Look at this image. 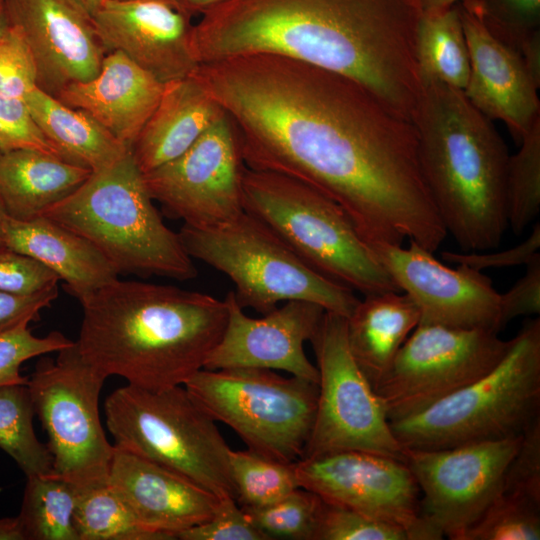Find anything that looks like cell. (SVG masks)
<instances>
[{
    "mask_svg": "<svg viewBox=\"0 0 540 540\" xmlns=\"http://www.w3.org/2000/svg\"><path fill=\"white\" fill-rule=\"evenodd\" d=\"M25 103L46 139L71 163L98 171L132 150L89 114L64 104L38 87Z\"/></svg>",
    "mask_w": 540,
    "mask_h": 540,
    "instance_id": "83f0119b",
    "label": "cell"
},
{
    "mask_svg": "<svg viewBox=\"0 0 540 540\" xmlns=\"http://www.w3.org/2000/svg\"><path fill=\"white\" fill-rule=\"evenodd\" d=\"M508 227L520 235L540 211V121L509 156L506 177Z\"/></svg>",
    "mask_w": 540,
    "mask_h": 540,
    "instance_id": "836d02e7",
    "label": "cell"
},
{
    "mask_svg": "<svg viewBox=\"0 0 540 540\" xmlns=\"http://www.w3.org/2000/svg\"><path fill=\"white\" fill-rule=\"evenodd\" d=\"M416 64L421 84L439 81L464 90L470 73L468 46L458 4L421 14L415 38Z\"/></svg>",
    "mask_w": 540,
    "mask_h": 540,
    "instance_id": "f1b7e54d",
    "label": "cell"
},
{
    "mask_svg": "<svg viewBox=\"0 0 540 540\" xmlns=\"http://www.w3.org/2000/svg\"><path fill=\"white\" fill-rule=\"evenodd\" d=\"M457 4L470 58L463 93L487 118L503 121L520 143L540 121V85L520 54L495 37L465 0Z\"/></svg>",
    "mask_w": 540,
    "mask_h": 540,
    "instance_id": "44dd1931",
    "label": "cell"
},
{
    "mask_svg": "<svg viewBox=\"0 0 540 540\" xmlns=\"http://www.w3.org/2000/svg\"><path fill=\"white\" fill-rule=\"evenodd\" d=\"M111 1H117V2L162 1V2H166V3L174 6L175 8H177V9H179L181 11L186 12V10L183 7V4H182L181 0H111Z\"/></svg>",
    "mask_w": 540,
    "mask_h": 540,
    "instance_id": "11a10c76",
    "label": "cell"
},
{
    "mask_svg": "<svg viewBox=\"0 0 540 540\" xmlns=\"http://www.w3.org/2000/svg\"><path fill=\"white\" fill-rule=\"evenodd\" d=\"M486 28L517 52L540 33V0H465Z\"/></svg>",
    "mask_w": 540,
    "mask_h": 540,
    "instance_id": "8d00e7d4",
    "label": "cell"
},
{
    "mask_svg": "<svg viewBox=\"0 0 540 540\" xmlns=\"http://www.w3.org/2000/svg\"><path fill=\"white\" fill-rule=\"evenodd\" d=\"M346 321L350 352L375 390L419 324L420 311L406 293L386 291L365 295Z\"/></svg>",
    "mask_w": 540,
    "mask_h": 540,
    "instance_id": "484cf974",
    "label": "cell"
},
{
    "mask_svg": "<svg viewBox=\"0 0 540 540\" xmlns=\"http://www.w3.org/2000/svg\"><path fill=\"white\" fill-rule=\"evenodd\" d=\"M322 505L317 494L300 487L271 504L241 508L268 540H314Z\"/></svg>",
    "mask_w": 540,
    "mask_h": 540,
    "instance_id": "e575fe53",
    "label": "cell"
},
{
    "mask_svg": "<svg viewBox=\"0 0 540 540\" xmlns=\"http://www.w3.org/2000/svg\"><path fill=\"white\" fill-rule=\"evenodd\" d=\"M181 540H268L231 497L220 498L212 516L177 536Z\"/></svg>",
    "mask_w": 540,
    "mask_h": 540,
    "instance_id": "7bdbcfd3",
    "label": "cell"
},
{
    "mask_svg": "<svg viewBox=\"0 0 540 540\" xmlns=\"http://www.w3.org/2000/svg\"><path fill=\"white\" fill-rule=\"evenodd\" d=\"M80 493L55 473L27 477L18 515L25 540H78L73 514Z\"/></svg>",
    "mask_w": 540,
    "mask_h": 540,
    "instance_id": "f546056e",
    "label": "cell"
},
{
    "mask_svg": "<svg viewBox=\"0 0 540 540\" xmlns=\"http://www.w3.org/2000/svg\"><path fill=\"white\" fill-rule=\"evenodd\" d=\"M184 9L191 16L203 15L226 0H181Z\"/></svg>",
    "mask_w": 540,
    "mask_h": 540,
    "instance_id": "681fc988",
    "label": "cell"
},
{
    "mask_svg": "<svg viewBox=\"0 0 540 540\" xmlns=\"http://www.w3.org/2000/svg\"><path fill=\"white\" fill-rule=\"evenodd\" d=\"M92 171L58 156L33 149L0 154V199L16 220L43 216L90 176Z\"/></svg>",
    "mask_w": 540,
    "mask_h": 540,
    "instance_id": "4316f807",
    "label": "cell"
},
{
    "mask_svg": "<svg viewBox=\"0 0 540 540\" xmlns=\"http://www.w3.org/2000/svg\"><path fill=\"white\" fill-rule=\"evenodd\" d=\"M540 248V224L534 225L530 235L520 244L494 253H457L443 251L442 259L446 262L464 264L482 271L487 268H502L526 265L538 254Z\"/></svg>",
    "mask_w": 540,
    "mask_h": 540,
    "instance_id": "bcb514c9",
    "label": "cell"
},
{
    "mask_svg": "<svg viewBox=\"0 0 540 540\" xmlns=\"http://www.w3.org/2000/svg\"><path fill=\"white\" fill-rule=\"evenodd\" d=\"M224 115L192 74L164 83L159 103L132 147L139 169L145 174L177 158Z\"/></svg>",
    "mask_w": 540,
    "mask_h": 540,
    "instance_id": "d4e9b609",
    "label": "cell"
},
{
    "mask_svg": "<svg viewBox=\"0 0 540 540\" xmlns=\"http://www.w3.org/2000/svg\"><path fill=\"white\" fill-rule=\"evenodd\" d=\"M73 342L59 331H52L43 337L35 336L29 324L0 332V386L27 384L28 376L21 374L24 362L58 352Z\"/></svg>",
    "mask_w": 540,
    "mask_h": 540,
    "instance_id": "74e56055",
    "label": "cell"
},
{
    "mask_svg": "<svg viewBox=\"0 0 540 540\" xmlns=\"http://www.w3.org/2000/svg\"><path fill=\"white\" fill-rule=\"evenodd\" d=\"M226 327L209 354L204 369L257 368L282 370L318 383V369L304 344L317 331L325 310L318 304L291 300L263 317L252 318L227 293Z\"/></svg>",
    "mask_w": 540,
    "mask_h": 540,
    "instance_id": "ac0fdd59",
    "label": "cell"
},
{
    "mask_svg": "<svg viewBox=\"0 0 540 540\" xmlns=\"http://www.w3.org/2000/svg\"><path fill=\"white\" fill-rule=\"evenodd\" d=\"M178 234L192 259L232 281L242 309L266 314L281 302L303 300L348 318L359 302L353 290L316 272L246 211L215 226L183 224Z\"/></svg>",
    "mask_w": 540,
    "mask_h": 540,
    "instance_id": "ba28073f",
    "label": "cell"
},
{
    "mask_svg": "<svg viewBox=\"0 0 540 540\" xmlns=\"http://www.w3.org/2000/svg\"><path fill=\"white\" fill-rule=\"evenodd\" d=\"M422 174L447 234L465 251L496 248L507 228L505 142L462 90L422 83L412 117Z\"/></svg>",
    "mask_w": 540,
    "mask_h": 540,
    "instance_id": "277c9868",
    "label": "cell"
},
{
    "mask_svg": "<svg viewBox=\"0 0 540 540\" xmlns=\"http://www.w3.org/2000/svg\"><path fill=\"white\" fill-rule=\"evenodd\" d=\"M104 413L116 447L161 464L219 498L236 500L231 448L184 385L150 390L126 384L107 397Z\"/></svg>",
    "mask_w": 540,
    "mask_h": 540,
    "instance_id": "9c48e42d",
    "label": "cell"
},
{
    "mask_svg": "<svg viewBox=\"0 0 540 540\" xmlns=\"http://www.w3.org/2000/svg\"><path fill=\"white\" fill-rule=\"evenodd\" d=\"M5 246L45 265L64 281L66 291L77 299L119 276L90 241L46 216L30 220L8 216Z\"/></svg>",
    "mask_w": 540,
    "mask_h": 540,
    "instance_id": "cb8c5ba5",
    "label": "cell"
},
{
    "mask_svg": "<svg viewBox=\"0 0 540 540\" xmlns=\"http://www.w3.org/2000/svg\"><path fill=\"white\" fill-rule=\"evenodd\" d=\"M0 154H1V152H0Z\"/></svg>",
    "mask_w": 540,
    "mask_h": 540,
    "instance_id": "9f6ffc18",
    "label": "cell"
},
{
    "mask_svg": "<svg viewBox=\"0 0 540 540\" xmlns=\"http://www.w3.org/2000/svg\"><path fill=\"white\" fill-rule=\"evenodd\" d=\"M295 462L273 460L249 449H230L236 502L242 508L261 507L300 488Z\"/></svg>",
    "mask_w": 540,
    "mask_h": 540,
    "instance_id": "d6a6232c",
    "label": "cell"
},
{
    "mask_svg": "<svg viewBox=\"0 0 540 540\" xmlns=\"http://www.w3.org/2000/svg\"><path fill=\"white\" fill-rule=\"evenodd\" d=\"M246 168L282 174L336 202L372 249L447 236L424 180L412 121L356 80L272 54L199 64Z\"/></svg>",
    "mask_w": 540,
    "mask_h": 540,
    "instance_id": "6da1fadb",
    "label": "cell"
},
{
    "mask_svg": "<svg viewBox=\"0 0 540 540\" xmlns=\"http://www.w3.org/2000/svg\"><path fill=\"white\" fill-rule=\"evenodd\" d=\"M57 297L58 286L31 295L0 291V332L37 321Z\"/></svg>",
    "mask_w": 540,
    "mask_h": 540,
    "instance_id": "7dc6e473",
    "label": "cell"
},
{
    "mask_svg": "<svg viewBox=\"0 0 540 540\" xmlns=\"http://www.w3.org/2000/svg\"><path fill=\"white\" fill-rule=\"evenodd\" d=\"M34 405L27 384L0 386V449L26 477L53 473V457L33 428Z\"/></svg>",
    "mask_w": 540,
    "mask_h": 540,
    "instance_id": "4dcf8cb0",
    "label": "cell"
},
{
    "mask_svg": "<svg viewBox=\"0 0 540 540\" xmlns=\"http://www.w3.org/2000/svg\"><path fill=\"white\" fill-rule=\"evenodd\" d=\"M37 87L31 52L22 36L10 26L0 37V93L25 102Z\"/></svg>",
    "mask_w": 540,
    "mask_h": 540,
    "instance_id": "60d3db41",
    "label": "cell"
},
{
    "mask_svg": "<svg viewBox=\"0 0 540 540\" xmlns=\"http://www.w3.org/2000/svg\"><path fill=\"white\" fill-rule=\"evenodd\" d=\"M73 524L78 540H166L141 525L108 484L81 490Z\"/></svg>",
    "mask_w": 540,
    "mask_h": 540,
    "instance_id": "1f68e13d",
    "label": "cell"
},
{
    "mask_svg": "<svg viewBox=\"0 0 540 540\" xmlns=\"http://www.w3.org/2000/svg\"><path fill=\"white\" fill-rule=\"evenodd\" d=\"M15 149H33L62 158L35 123L26 103L0 93V152Z\"/></svg>",
    "mask_w": 540,
    "mask_h": 540,
    "instance_id": "b9f144b4",
    "label": "cell"
},
{
    "mask_svg": "<svg viewBox=\"0 0 540 540\" xmlns=\"http://www.w3.org/2000/svg\"><path fill=\"white\" fill-rule=\"evenodd\" d=\"M59 280L36 259L7 247L0 249V291L31 295L57 286Z\"/></svg>",
    "mask_w": 540,
    "mask_h": 540,
    "instance_id": "ee69618b",
    "label": "cell"
},
{
    "mask_svg": "<svg viewBox=\"0 0 540 540\" xmlns=\"http://www.w3.org/2000/svg\"><path fill=\"white\" fill-rule=\"evenodd\" d=\"M0 540H25L18 516L0 518Z\"/></svg>",
    "mask_w": 540,
    "mask_h": 540,
    "instance_id": "c3c4849f",
    "label": "cell"
},
{
    "mask_svg": "<svg viewBox=\"0 0 540 540\" xmlns=\"http://www.w3.org/2000/svg\"><path fill=\"white\" fill-rule=\"evenodd\" d=\"M421 14H434L445 11L461 0H418Z\"/></svg>",
    "mask_w": 540,
    "mask_h": 540,
    "instance_id": "f907efd6",
    "label": "cell"
},
{
    "mask_svg": "<svg viewBox=\"0 0 540 540\" xmlns=\"http://www.w3.org/2000/svg\"><path fill=\"white\" fill-rule=\"evenodd\" d=\"M7 217H8L7 212L0 199V249L6 247L5 246V224H6Z\"/></svg>",
    "mask_w": 540,
    "mask_h": 540,
    "instance_id": "f5cc1de1",
    "label": "cell"
},
{
    "mask_svg": "<svg viewBox=\"0 0 540 540\" xmlns=\"http://www.w3.org/2000/svg\"><path fill=\"white\" fill-rule=\"evenodd\" d=\"M500 492L540 505V417L523 432L505 471Z\"/></svg>",
    "mask_w": 540,
    "mask_h": 540,
    "instance_id": "ab89813d",
    "label": "cell"
},
{
    "mask_svg": "<svg viewBox=\"0 0 540 540\" xmlns=\"http://www.w3.org/2000/svg\"><path fill=\"white\" fill-rule=\"evenodd\" d=\"M105 51H119L162 83L198 67L192 16L162 1L104 0L91 17Z\"/></svg>",
    "mask_w": 540,
    "mask_h": 540,
    "instance_id": "ffe728a7",
    "label": "cell"
},
{
    "mask_svg": "<svg viewBox=\"0 0 540 540\" xmlns=\"http://www.w3.org/2000/svg\"><path fill=\"white\" fill-rule=\"evenodd\" d=\"M90 17L98 10L104 0H71Z\"/></svg>",
    "mask_w": 540,
    "mask_h": 540,
    "instance_id": "816d5d0a",
    "label": "cell"
},
{
    "mask_svg": "<svg viewBox=\"0 0 540 540\" xmlns=\"http://www.w3.org/2000/svg\"><path fill=\"white\" fill-rule=\"evenodd\" d=\"M314 540L408 539L402 530L394 526L323 500Z\"/></svg>",
    "mask_w": 540,
    "mask_h": 540,
    "instance_id": "f35d334b",
    "label": "cell"
},
{
    "mask_svg": "<svg viewBox=\"0 0 540 540\" xmlns=\"http://www.w3.org/2000/svg\"><path fill=\"white\" fill-rule=\"evenodd\" d=\"M164 83L119 51L107 52L98 74L72 84L56 97L94 118L116 140L132 149L159 103Z\"/></svg>",
    "mask_w": 540,
    "mask_h": 540,
    "instance_id": "603a6c76",
    "label": "cell"
},
{
    "mask_svg": "<svg viewBox=\"0 0 540 540\" xmlns=\"http://www.w3.org/2000/svg\"><path fill=\"white\" fill-rule=\"evenodd\" d=\"M510 344L489 330L419 323L375 388L389 422L416 415L481 378Z\"/></svg>",
    "mask_w": 540,
    "mask_h": 540,
    "instance_id": "4fadbf2b",
    "label": "cell"
},
{
    "mask_svg": "<svg viewBox=\"0 0 540 540\" xmlns=\"http://www.w3.org/2000/svg\"><path fill=\"white\" fill-rule=\"evenodd\" d=\"M525 266V274L507 292L500 294L501 329L518 316L540 312V253Z\"/></svg>",
    "mask_w": 540,
    "mask_h": 540,
    "instance_id": "f6af8a7d",
    "label": "cell"
},
{
    "mask_svg": "<svg viewBox=\"0 0 540 540\" xmlns=\"http://www.w3.org/2000/svg\"><path fill=\"white\" fill-rule=\"evenodd\" d=\"M83 358L106 377L160 390L204 368L226 327V300L119 278L78 299Z\"/></svg>",
    "mask_w": 540,
    "mask_h": 540,
    "instance_id": "3957f363",
    "label": "cell"
},
{
    "mask_svg": "<svg viewBox=\"0 0 540 540\" xmlns=\"http://www.w3.org/2000/svg\"><path fill=\"white\" fill-rule=\"evenodd\" d=\"M540 417V319L526 321L501 361L468 386L390 427L403 448L445 449L520 436Z\"/></svg>",
    "mask_w": 540,
    "mask_h": 540,
    "instance_id": "8992f818",
    "label": "cell"
},
{
    "mask_svg": "<svg viewBox=\"0 0 540 540\" xmlns=\"http://www.w3.org/2000/svg\"><path fill=\"white\" fill-rule=\"evenodd\" d=\"M10 29V25L6 16L3 0H0V37L5 35Z\"/></svg>",
    "mask_w": 540,
    "mask_h": 540,
    "instance_id": "db71d44e",
    "label": "cell"
},
{
    "mask_svg": "<svg viewBox=\"0 0 540 540\" xmlns=\"http://www.w3.org/2000/svg\"><path fill=\"white\" fill-rule=\"evenodd\" d=\"M300 486L324 501L402 530L408 540L443 535L424 517L418 484L404 461L361 450H339L295 462Z\"/></svg>",
    "mask_w": 540,
    "mask_h": 540,
    "instance_id": "5bb4252c",
    "label": "cell"
},
{
    "mask_svg": "<svg viewBox=\"0 0 540 540\" xmlns=\"http://www.w3.org/2000/svg\"><path fill=\"white\" fill-rule=\"evenodd\" d=\"M244 211L267 225L302 261L364 296L400 291L345 211L291 177L245 168Z\"/></svg>",
    "mask_w": 540,
    "mask_h": 540,
    "instance_id": "52a82bcc",
    "label": "cell"
},
{
    "mask_svg": "<svg viewBox=\"0 0 540 540\" xmlns=\"http://www.w3.org/2000/svg\"><path fill=\"white\" fill-rule=\"evenodd\" d=\"M107 484L141 525L166 540L208 520L220 500L185 476L116 446Z\"/></svg>",
    "mask_w": 540,
    "mask_h": 540,
    "instance_id": "7402d4cb",
    "label": "cell"
},
{
    "mask_svg": "<svg viewBox=\"0 0 540 540\" xmlns=\"http://www.w3.org/2000/svg\"><path fill=\"white\" fill-rule=\"evenodd\" d=\"M184 386L247 449L281 462L302 457L315 420L318 383L267 369L203 368Z\"/></svg>",
    "mask_w": 540,
    "mask_h": 540,
    "instance_id": "30bf717a",
    "label": "cell"
},
{
    "mask_svg": "<svg viewBox=\"0 0 540 540\" xmlns=\"http://www.w3.org/2000/svg\"><path fill=\"white\" fill-rule=\"evenodd\" d=\"M153 202L131 150L43 216L90 241L118 275L195 278L193 259Z\"/></svg>",
    "mask_w": 540,
    "mask_h": 540,
    "instance_id": "5b68a950",
    "label": "cell"
},
{
    "mask_svg": "<svg viewBox=\"0 0 540 540\" xmlns=\"http://www.w3.org/2000/svg\"><path fill=\"white\" fill-rule=\"evenodd\" d=\"M373 252L400 291L417 305L419 323L501 330L500 293L481 271L464 264L448 267L412 240L407 248L382 246Z\"/></svg>",
    "mask_w": 540,
    "mask_h": 540,
    "instance_id": "e0dca14e",
    "label": "cell"
},
{
    "mask_svg": "<svg viewBox=\"0 0 540 540\" xmlns=\"http://www.w3.org/2000/svg\"><path fill=\"white\" fill-rule=\"evenodd\" d=\"M522 435L445 449L404 448V462L421 493L424 517L460 540L500 493Z\"/></svg>",
    "mask_w": 540,
    "mask_h": 540,
    "instance_id": "2e32d148",
    "label": "cell"
},
{
    "mask_svg": "<svg viewBox=\"0 0 540 540\" xmlns=\"http://www.w3.org/2000/svg\"><path fill=\"white\" fill-rule=\"evenodd\" d=\"M106 376L76 342L41 358L27 386L53 457V473L81 490L106 485L115 446L103 429L99 397Z\"/></svg>",
    "mask_w": 540,
    "mask_h": 540,
    "instance_id": "8fae6325",
    "label": "cell"
},
{
    "mask_svg": "<svg viewBox=\"0 0 540 540\" xmlns=\"http://www.w3.org/2000/svg\"><path fill=\"white\" fill-rule=\"evenodd\" d=\"M310 342L319 374L318 399L301 458L361 450L404 461V448L380 399L350 352L346 317L325 311Z\"/></svg>",
    "mask_w": 540,
    "mask_h": 540,
    "instance_id": "7c38bea8",
    "label": "cell"
},
{
    "mask_svg": "<svg viewBox=\"0 0 540 540\" xmlns=\"http://www.w3.org/2000/svg\"><path fill=\"white\" fill-rule=\"evenodd\" d=\"M540 505L500 492L460 540H539Z\"/></svg>",
    "mask_w": 540,
    "mask_h": 540,
    "instance_id": "d590c367",
    "label": "cell"
},
{
    "mask_svg": "<svg viewBox=\"0 0 540 540\" xmlns=\"http://www.w3.org/2000/svg\"><path fill=\"white\" fill-rule=\"evenodd\" d=\"M9 25L26 42L37 86L57 97L100 71L105 51L91 17L71 0H3Z\"/></svg>",
    "mask_w": 540,
    "mask_h": 540,
    "instance_id": "d6986e66",
    "label": "cell"
},
{
    "mask_svg": "<svg viewBox=\"0 0 540 540\" xmlns=\"http://www.w3.org/2000/svg\"><path fill=\"white\" fill-rule=\"evenodd\" d=\"M239 142L225 114L184 153L143 174L147 190L167 216L209 227L242 212L245 171Z\"/></svg>",
    "mask_w": 540,
    "mask_h": 540,
    "instance_id": "9a60e30c",
    "label": "cell"
},
{
    "mask_svg": "<svg viewBox=\"0 0 540 540\" xmlns=\"http://www.w3.org/2000/svg\"><path fill=\"white\" fill-rule=\"evenodd\" d=\"M418 0H226L192 30L198 64L272 54L352 78L412 121Z\"/></svg>",
    "mask_w": 540,
    "mask_h": 540,
    "instance_id": "7a4b0ae2",
    "label": "cell"
}]
</instances>
